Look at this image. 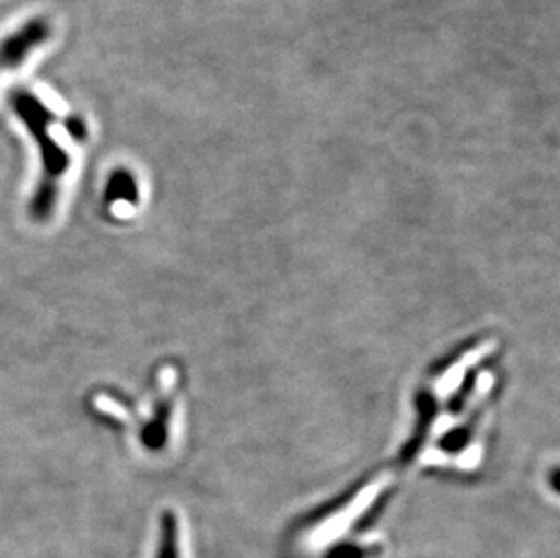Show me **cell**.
I'll return each instance as SVG.
<instances>
[{"label": "cell", "mask_w": 560, "mask_h": 558, "mask_svg": "<svg viewBox=\"0 0 560 558\" xmlns=\"http://www.w3.org/2000/svg\"><path fill=\"white\" fill-rule=\"evenodd\" d=\"M10 104L40 149L43 174L33 195L32 214L35 220L46 222L57 207L60 179L68 173L71 159L68 151L51 137L49 127L55 124V115L38 96L33 95L32 91L15 88L10 93Z\"/></svg>", "instance_id": "6da1fadb"}, {"label": "cell", "mask_w": 560, "mask_h": 558, "mask_svg": "<svg viewBox=\"0 0 560 558\" xmlns=\"http://www.w3.org/2000/svg\"><path fill=\"white\" fill-rule=\"evenodd\" d=\"M51 37V24L44 16H35L19 30L0 40V73L21 68L33 49L48 43Z\"/></svg>", "instance_id": "7a4b0ae2"}, {"label": "cell", "mask_w": 560, "mask_h": 558, "mask_svg": "<svg viewBox=\"0 0 560 558\" xmlns=\"http://www.w3.org/2000/svg\"><path fill=\"white\" fill-rule=\"evenodd\" d=\"M156 558H180L178 546V521L173 511L162 515V532H160L159 554Z\"/></svg>", "instance_id": "3957f363"}, {"label": "cell", "mask_w": 560, "mask_h": 558, "mask_svg": "<svg viewBox=\"0 0 560 558\" xmlns=\"http://www.w3.org/2000/svg\"><path fill=\"white\" fill-rule=\"evenodd\" d=\"M106 195L107 200H124L129 201V204H137L138 190L135 178H132L131 174L126 173V171H118V173L113 174L112 178H109Z\"/></svg>", "instance_id": "277c9868"}, {"label": "cell", "mask_w": 560, "mask_h": 558, "mask_svg": "<svg viewBox=\"0 0 560 558\" xmlns=\"http://www.w3.org/2000/svg\"><path fill=\"white\" fill-rule=\"evenodd\" d=\"M66 131L71 135L74 142L82 143L88 138V127H85V121L80 116H69V118H66Z\"/></svg>", "instance_id": "5b68a950"}]
</instances>
